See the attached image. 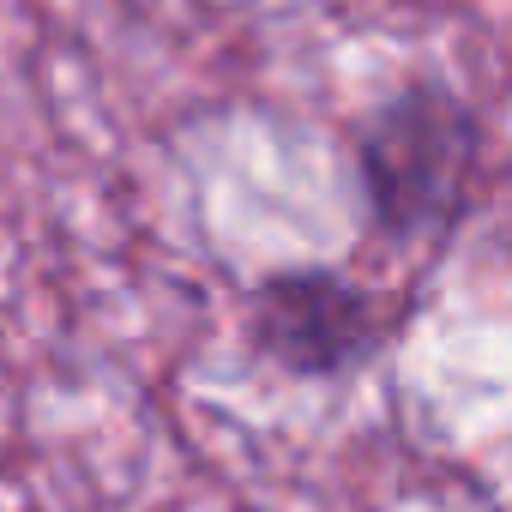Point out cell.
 Returning a JSON list of instances; mask_svg holds the SVG:
<instances>
[{
	"label": "cell",
	"instance_id": "obj_1",
	"mask_svg": "<svg viewBox=\"0 0 512 512\" xmlns=\"http://www.w3.org/2000/svg\"><path fill=\"white\" fill-rule=\"evenodd\" d=\"M470 145L476 127L446 91L434 85L398 91L362 127V181L374 193L380 223L416 229L428 217H446L458 199V175L470 169Z\"/></svg>",
	"mask_w": 512,
	"mask_h": 512
},
{
	"label": "cell",
	"instance_id": "obj_2",
	"mask_svg": "<svg viewBox=\"0 0 512 512\" xmlns=\"http://www.w3.org/2000/svg\"><path fill=\"white\" fill-rule=\"evenodd\" d=\"M260 338L290 368L326 374V368H344L368 344V302L344 278H326V272L278 278L260 296Z\"/></svg>",
	"mask_w": 512,
	"mask_h": 512
}]
</instances>
